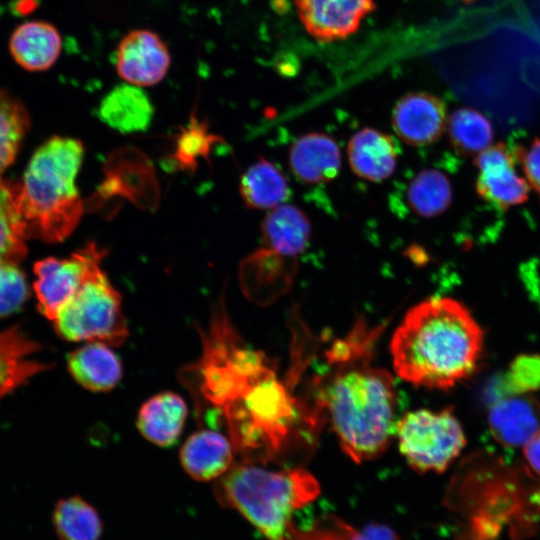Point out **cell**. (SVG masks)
<instances>
[{
	"label": "cell",
	"mask_w": 540,
	"mask_h": 540,
	"mask_svg": "<svg viewBox=\"0 0 540 540\" xmlns=\"http://www.w3.org/2000/svg\"><path fill=\"white\" fill-rule=\"evenodd\" d=\"M220 141L204 121L192 115L176 136L168 162L181 171H194L201 159H209L213 146Z\"/></svg>",
	"instance_id": "cell-27"
},
{
	"label": "cell",
	"mask_w": 540,
	"mask_h": 540,
	"mask_svg": "<svg viewBox=\"0 0 540 540\" xmlns=\"http://www.w3.org/2000/svg\"><path fill=\"white\" fill-rule=\"evenodd\" d=\"M264 243L270 250L292 257L302 253L311 237L307 215L293 205L281 204L267 214L261 224Z\"/></svg>",
	"instance_id": "cell-20"
},
{
	"label": "cell",
	"mask_w": 540,
	"mask_h": 540,
	"mask_svg": "<svg viewBox=\"0 0 540 540\" xmlns=\"http://www.w3.org/2000/svg\"><path fill=\"white\" fill-rule=\"evenodd\" d=\"M154 114V108L142 87L122 83L111 89L101 100L99 119L121 133L146 130Z\"/></svg>",
	"instance_id": "cell-19"
},
{
	"label": "cell",
	"mask_w": 540,
	"mask_h": 540,
	"mask_svg": "<svg viewBox=\"0 0 540 540\" xmlns=\"http://www.w3.org/2000/svg\"><path fill=\"white\" fill-rule=\"evenodd\" d=\"M241 461L215 484L220 502L236 510L267 540H285L296 511L320 494L318 480L303 467L269 469Z\"/></svg>",
	"instance_id": "cell-4"
},
{
	"label": "cell",
	"mask_w": 540,
	"mask_h": 540,
	"mask_svg": "<svg viewBox=\"0 0 540 540\" xmlns=\"http://www.w3.org/2000/svg\"><path fill=\"white\" fill-rule=\"evenodd\" d=\"M484 334L471 312L450 297L413 306L395 330L390 351L399 377L429 389H449L470 376Z\"/></svg>",
	"instance_id": "cell-2"
},
{
	"label": "cell",
	"mask_w": 540,
	"mask_h": 540,
	"mask_svg": "<svg viewBox=\"0 0 540 540\" xmlns=\"http://www.w3.org/2000/svg\"><path fill=\"white\" fill-rule=\"evenodd\" d=\"M444 102L434 94L411 92L401 97L392 111V125L398 137L414 147L435 143L447 127Z\"/></svg>",
	"instance_id": "cell-10"
},
{
	"label": "cell",
	"mask_w": 540,
	"mask_h": 540,
	"mask_svg": "<svg viewBox=\"0 0 540 540\" xmlns=\"http://www.w3.org/2000/svg\"><path fill=\"white\" fill-rule=\"evenodd\" d=\"M461 1H464V2H471V1H474V0H461Z\"/></svg>",
	"instance_id": "cell-34"
},
{
	"label": "cell",
	"mask_w": 540,
	"mask_h": 540,
	"mask_svg": "<svg viewBox=\"0 0 540 540\" xmlns=\"http://www.w3.org/2000/svg\"><path fill=\"white\" fill-rule=\"evenodd\" d=\"M28 126L29 114L24 104L0 89V179L13 162Z\"/></svg>",
	"instance_id": "cell-29"
},
{
	"label": "cell",
	"mask_w": 540,
	"mask_h": 540,
	"mask_svg": "<svg viewBox=\"0 0 540 540\" xmlns=\"http://www.w3.org/2000/svg\"><path fill=\"white\" fill-rule=\"evenodd\" d=\"M37 344L18 328L0 331V399L45 369V364L30 359Z\"/></svg>",
	"instance_id": "cell-21"
},
{
	"label": "cell",
	"mask_w": 540,
	"mask_h": 540,
	"mask_svg": "<svg viewBox=\"0 0 540 540\" xmlns=\"http://www.w3.org/2000/svg\"><path fill=\"white\" fill-rule=\"evenodd\" d=\"M453 199L449 178L437 169L420 171L409 183L407 202L418 216L432 218L444 213Z\"/></svg>",
	"instance_id": "cell-25"
},
{
	"label": "cell",
	"mask_w": 540,
	"mask_h": 540,
	"mask_svg": "<svg viewBox=\"0 0 540 540\" xmlns=\"http://www.w3.org/2000/svg\"><path fill=\"white\" fill-rule=\"evenodd\" d=\"M84 271L83 258L76 251L68 259L48 257L35 263L33 288L39 311L54 321L79 289Z\"/></svg>",
	"instance_id": "cell-11"
},
{
	"label": "cell",
	"mask_w": 540,
	"mask_h": 540,
	"mask_svg": "<svg viewBox=\"0 0 540 540\" xmlns=\"http://www.w3.org/2000/svg\"><path fill=\"white\" fill-rule=\"evenodd\" d=\"M488 425L501 445L523 447L540 430V404L527 395L501 399L491 407Z\"/></svg>",
	"instance_id": "cell-14"
},
{
	"label": "cell",
	"mask_w": 540,
	"mask_h": 540,
	"mask_svg": "<svg viewBox=\"0 0 540 540\" xmlns=\"http://www.w3.org/2000/svg\"><path fill=\"white\" fill-rule=\"evenodd\" d=\"M285 540H400L387 525L355 527L334 515H324L304 528L296 526Z\"/></svg>",
	"instance_id": "cell-24"
},
{
	"label": "cell",
	"mask_w": 540,
	"mask_h": 540,
	"mask_svg": "<svg viewBox=\"0 0 540 540\" xmlns=\"http://www.w3.org/2000/svg\"><path fill=\"white\" fill-rule=\"evenodd\" d=\"M83 158L82 142L70 137H52L36 150L15 184L26 239L60 242L76 229L84 212L76 185Z\"/></svg>",
	"instance_id": "cell-3"
},
{
	"label": "cell",
	"mask_w": 540,
	"mask_h": 540,
	"mask_svg": "<svg viewBox=\"0 0 540 540\" xmlns=\"http://www.w3.org/2000/svg\"><path fill=\"white\" fill-rule=\"evenodd\" d=\"M29 287L17 264L0 263V317H7L24 305Z\"/></svg>",
	"instance_id": "cell-30"
},
{
	"label": "cell",
	"mask_w": 540,
	"mask_h": 540,
	"mask_svg": "<svg viewBox=\"0 0 540 540\" xmlns=\"http://www.w3.org/2000/svg\"><path fill=\"white\" fill-rule=\"evenodd\" d=\"M295 6L305 30L322 43L346 39L376 8L374 0H295Z\"/></svg>",
	"instance_id": "cell-9"
},
{
	"label": "cell",
	"mask_w": 540,
	"mask_h": 540,
	"mask_svg": "<svg viewBox=\"0 0 540 540\" xmlns=\"http://www.w3.org/2000/svg\"><path fill=\"white\" fill-rule=\"evenodd\" d=\"M452 147L461 155H477L493 143L494 130L490 120L476 109H456L447 121Z\"/></svg>",
	"instance_id": "cell-26"
},
{
	"label": "cell",
	"mask_w": 540,
	"mask_h": 540,
	"mask_svg": "<svg viewBox=\"0 0 540 540\" xmlns=\"http://www.w3.org/2000/svg\"><path fill=\"white\" fill-rule=\"evenodd\" d=\"M348 159L352 171L372 182H381L395 171L398 149L391 136L374 128H363L349 140Z\"/></svg>",
	"instance_id": "cell-16"
},
{
	"label": "cell",
	"mask_w": 540,
	"mask_h": 540,
	"mask_svg": "<svg viewBox=\"0 0 540 540\" xmlns=\"http://www.w3.org/2000/svg\"><path fill=\"white\" fill-rule=\"evenodd\" d=\"M523 454L530 470L540 476V430L523 446Z\"/></svg>",
	"instance_id": "cell-33"
},
{
	"label": "cell",
	"mask_w": 540,
	"mask_h": 540,
	"mask_svg": "<svg viewBox=\"0 0 540 540\" xmlns=\"http://www.w3.org/2000/svg\"><path fill=\"white\" fill-rule=\"evenodd\" d=\"M512 379L516 388L524 391L540 386V356L519 357L513 364Z\"/></svg>",
	"instance_id": "cell-32"
},
{
	"label": "cell",
	"mask_w": 540,
	"mask_h": 540,
	"mask_svg": "<svg viewBox=\"0 0 540 540\" xmlns=\"http://www.w3.org/2000/svg\"><path fill=\"white\" fill-rule=\"evenodd\" d=\"M476 192L499 210H508L528 200L529 185L516 170V157L504 143H496L475 157Z\"/></svg>",
	"instance_id": "cell-7"
},
{
	"label": "cell",
	"mask_w": 540,
	"mask_h": 540,
	"mask_svg": "<svg viewBox=\"0 0 540 540\" xmlns=\"http://www.w3.org/2000/svg\"><path fill=\"white\" fill-rule=\"evenodd\" d=\"M293 174L306 184H324L333 180L341 167V152L329 135L311 132L299 137L289 151Z\"/></svg>",
	"instance_id": "cell-12"
},
{
	"label": "cell",
	"mask_w": 540,
	"mask_h": 540,
	"mask_svg": "<svg viewBox=\"0 0 540 540\" xmlns=\"http://www.w3.org/2000/svg\"><path fill=\"white\" fill-rule=\"evenodd\" d=\"M396 432L405 460L421 473L445 471L466 444L451 408L410 411L397 422Z\"/></svg>",
	"instance_id": "cell-6"
},
{
	"label": "cell",
	"mask_w": 540,
	"mask_h": 540,
	"mask_svg": "<svg viewBox=\"0 0 540 540\" xmlns=\"http://www.w3.org/2000/svg\"><path fill=\"white\" fill-rule=\"evenodd\" d=\"M62 38L58 29L45 21H27L15 28L9 50L14 61L30 72L45 71L60 56Z\"/></svg>",
	"instance_id": "cell-15"
},
{
	"label": "cell",
	"mask_w": 540,
	"mask_h": 540,
	"mask_svg": "<svg viewBox=\"0 0 540 540\" xmlns=\"http://www.w3.org/2000/svg\"><path fill=\"white\" fill-rule=\"evenodd\" d=\"M67 368L74 380L93 392H107L121 380L122 363L111 346L90 341L67 356Z\"/></svg>",
	"instance_id": "cell-17"
},
{
	"label": "cell",
	"mask_w": 540,
	"mask_h": 540,
	"mask_svg": "<svg viewBox=\"0 0 540 540\" xmlns=\"http://www.w3.org/2000/svg\"><path fill=\"white\" fill-rule=\"evenodd\" d=\"M53 525L60 540H99L103 522L97 509L80 496L57 502Z\"/></svg>",
	"instance_id": "cell-23"
},
{
	"label": "cell",
	"mask_w": 540,
	"mask_h": 540,
	"mask_svg": "<svg viewBox=\"0 0 540 540\" xmlns=\"http://www.w3.org/2000/svg\"><path fill=\"white\" fill-rule=\"evenodd\" d=\"M15 203V184L0 179V263L18 264L27 254Z\"/></svg>",
	"instance_id": "cell-28"
},
{
	"label": "cell",
	"mask_w": 540,
	"mask_h": 540,
	"mask_svg": "<svg viewBox=\"0 0 540 540\" xmlns=\"http://www.w3.org/2000/svg\"><path fill=\"white\" fill-rule=\"evenodd\" d=\"M239 191L245 205L253 209H273L283 204L290 194L283 172L262 157L243 173Z\"/></svg>",
	"instance_id": "cell-22"
},
{
	"label": "cell",
	"mask_w": 540,
	"mask_h": 540,
	"mask_svg": "<svg viewBox=\"0 0 540 540\" xmlns=\"http://www.w3.org/2000/svg\"><path fill=\"white\" fill-rule=\"evenodd\" d=\"M235 450L230 439L214 430L196 431L180 450L185 472L198 481L217 480L233 465Z\"/></svg>",
	"instance_id": "cell-13"
},
{
	"label": "cell",
	"mask_w": 540,
	"mask_h": 540,
	"mask_svg": "<svg viewBox=\"0 0 540 540\" xmlns=\"http://www.w3.org/2000/svg\"><path fill=\"white\" fill-rule=\"evenodd\" d=\"M373 332L354 329L327 353L336 365L316 399L342 450L354 462L379 457L396 432V388L392 375L370 364Z\"/></svg>",
	"instance_id": "cell-1"
},
{
	"label": "cell",
	"mask_w": 540,
	"mask_h": 540,
	"mask_svg": "<svg viewBox=\"0 0 540 540\" xmlns=\"http://www.w3.org/2000/svg\"><path fill=\"white\" fill-rule=\"evenodd\" d=\"M187 414V405L179 394L161 392L141 405L137 427L146 440L160 447H170L178 441Z\"/></svg>",
	"instance_id": "cell-18"
},
{
	"label": "cell",
	"mask_w": 540,
	"mask_h": 540,
	"mask_svg": "<svg viewBox=\"0 0 540 540\" xmlns=\"http://www.w3.org/2000/svg\"><path fill=\"white\" fill-rule=\"evenodd\" d=\"M529 187L540 199V138L527 146H518L513 151Z\"/></svg>",
	"instance_id": "cell-31"
},
{
	"label": "cell",
	"mask_w": 540,
	"mask_h": 540,
	"mask_svg": "<svg viewBox=\"0 0 540 540\" xmlns=\"http://www.w3.org/2000/svg\"><path fill=\"white\" fill-rule=\"evenodd\" d=\"M115 67L127 83L139 87L158 84L168 73L171 56L161 37L147 29L126 34L117 46Z\"/></svg>",
	"instance_id": "cell-8"
},
{
	"label": "cell",
	"mask_w": 540,
	"mask_h": 540,
	"mask_svg": "<svg viewBox=\"0 0 540 540\" xmlns=\"http://www.w3.org/2000/svg\"><path fill=\"white\" fill-rule=\"evenodd\" d=\"M84 263L79 289L53 321L56 333L73 342L118 346L128 337L121 295L101 268L105 251L90 242L79 250Z\"/></svg>",
	"instance_id": "cell-5"
}]
</instances>
